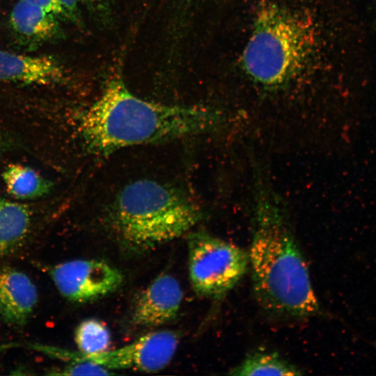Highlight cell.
<instances>
[{
  "label": "cell",
  "mask_w": 376,
  "mask_h": 376,
  "mask_svg": "<svg viewBox=\"0 0 376 376\" xmlns=\"http://www.w3.org/2000/svg\"><path fill=\"white\" fill-rule=\"evenodd\" d=\"M57 290L66 299L78 303L92 301L118 289L121 272L97 260L78 259L57 264L50 269Z\"/></svg>",
  "instance_id": "obj_7"
},
{
  "label": "cell",
  "mask_w": 376,
  "mask_h": 376,
  "mask_svg": "<svg viewBox=\"0 0 376 376\" xmlns=\"http://www.w3.org/2000/svg\"><path fill=\"white\" fill-rule=\"evenodd\" d=\"M187 248L190 283L201 297L222 299L249 265V252L206 231L188 233Z\"/></svg>",
  "instance_id": "obj_5"
},
{
  "label": "cell",
  "mask_w": 376,
  "mask_h": 376,
  "mask_svg": "<svg viewBox=\"0 0 376 376\" xmlns=\"http://www.w3.org/2000/svg\"><path fill=\"white\" fill-rule=\"evenodd\" d=\"M75 340L79 351L96 354L109 350L111 334L101 321L91 318L82 321L77 327Z\"/></svg>",
  "instance_id": "obj_15"
},
{
  "label": "cell",
  "mask_w": 376,
  "mask_h": 376,
  "mask_svg": "<svg viewBox=\"0 0 376 376\" xmlns=\"http://www.w3.org/2000/svg\"><path fill=\"white\" fill-rule=\"evenodd\" d=\"M31 4L39 7L56 17H65L66 15L56 0H24Z\"/></svg>",
  "instance_id": "obj_17"
},
{
  "label": "cell",
  "mask_w": 376,
  "mask_h": 376,
  "mask_svg": "<svg viewBox=\"0 0 376 376\" xmlns=\"http://www.w3.org/2000/svg\"><path fill=\"white\" fill-rule=\"evenodd\" d=\"M31 220L27 206L0 196V256L11 251L24 239Z\"/></svg>",
  "instance_id": "obj_12"
},
{
  "label": "cell",
  "mask_w": 376,
  "mask_h": 376,
  "mask_svg": "<svg viewBox=\"0 0 376 376\" xmlns=\"http://www.w3.org/2000/svg\"><path fill=\"white\" fill-rule=\"evenodd\" d=\"M37 301L38 290L29 276L11 267L0 270V315L6 322L23 324Z\"/></svg>",
  "instance_id": "obj_10"
},
{
  "label": "cell",
  "mask_w": 376,
  "mask_h": 376,
  "mask_svg": "<svg viewBox=\"0 0 376 376\" xmlns=\"http://www.w3.org/2000/svg\"><path fill=\"white\" fill-rule=\"evenodd\" d=\"M180 337L171 330L157 331L141 336L122 347L96 354L56 350L55 355L70 361H88L109 370L132 369L156 372L172 360Z\"/></svg>",
  "instance_id": "obj_6"
},
{
  "label": "cell",
  "mask_w": 376,
  "mask_h": 376,
  "mask_svg": "<svg viewBox=\"0 0 376 376\" xmlns=\"http://www.w3.org/2000/svg\"><path fill=\"white\" fill-rule=\"evenodd\" d=\"M2 178L8 192L17 199L30 200L41 197L50 189V184L33 169L22 164L7 166Z\"/></svg>",
  "instance_id": "obj_13"
},
{
  "label": "cell",
  "mask_w": 376,
  "mask_h": 376,
  "mask_svg": "<svg viewBox=\"0 0 376 376\" xmlns=\"http://www.w3.org/2000/svg\"><path fill=\"white\" fill-rule=\"evenodd\" d=\"M65 75L63 66L52 56L0 49V81L48 86L61 83Z\"/></svg>",
  "instance_id": "obj_9"
},
{
  "label": "cell",
  "mask_w": 376,
  "mask_h": 376,
  "mask_svg": "<svg viewBox=\"0 0 376 376\" xmlns=\"http://www.w3.org/2000/svg\"><path fill=\"white\" fill-rule=\"evenodd\" d=\"M314 44L311 23L295 11L272 6L262 11L243 56L245 69L267 87L284 85L311 58Z\"/></svg>",
  "instance_id": "obj_4"
},
{
  "label": "cell",
  "mask_w": 376,
  "mask_h": 376,
  "mask_svg": "<svg viewBox=\"0 0 376 376\" xmlns=\"http://www.w3.org/2000/svg\"><path fill=\"white\" fill-rule=\"evenodd\" d=\"M92 5L100 6L105 3L107 0H86Z\"/></svg>",
  "instance_id": "obj_19"
},
{
  "label": "cell",
  "mask_w": 376,
  "mask_h": 376,
  "mask_svg": "<svg viewBox=\"0 0 376 376\" xmlns=\"http://www.w3.org/2000/svg\"><path fill=\"white\" fill-rule=\"evenodd\" d=\"M107 221L134 250L177 239L203 218L200 206L175 178L136 173L120 178L104 201Z\"/></svg>",
  "instance_id": "obj_3"
},
{
  "label": "cell",
  "mask_w": 376,
  "mask_h": 376,
  "mask_svg": "<svg viewBox=\"0 0 376 376\" xmlns=\"http://www.w3.org/2000/svg\"><path fill=\"white\" fill-rule=\"evenodd\" d=\"M59 375H110L115 373L88 361H71V363L51 373Z\"/></svg>",
  "instance_id": "obj_16"
},
{
  "label": "cell",
  "mask_w": 376,
  "mask_h": 376,
  "mask_svg": "<svg viewBox=\"0 0 376 376\" xmlns=\"http://www.w3.org/2000/svg\"><path fill=\"white\" fill-rule=\"evenodd\" d=\"M183 292L178 280L162 273L143 291L134 305L132 320L136 325L152 327L173 320L180 308Z\"/></svg>",
  "instance_id": "obj_8"
},
{
  "label": "cell",
  "mask_w": 376,
  "mask_h": 376,
  "mask_svg": "<svg viewBox=\"0 0 376 376\" xmlns=\"http://www.w3.org/2000/svg\"><path fill=\"white\" fill-rule=\"evenodd\" d=\"M255 181L249 256L256 298L266 312L276 317H312L319 304L284 205L263 174Z\"/></svg>",
  "instance_id": "obj_1"
},
{
  "label": "cell",
  "mask_w": 376,
  "mask_h": 376,
  "mask_svg": "<svg viewBox=\"0 0 376 376\" xmlns=\"http://www.w3.org/2000/svg\"><path fill=\"white\" fill-rule=\"evenodd\" d=\"M63 9L66 18L72 21L78 20V0H56Z\"/></svg>",
  "instance_id": "obj_18"
},
{
  "label": "cell",
  "mask_w": 376,
  "mask_h": 376,
  "mask_svg": "<svg viewBox=\"0 0 376 376\" xmlns=\"http://www.w3.org/2000/svg\"><path fill=\"white\" fill-rule=\"evenodd\" d=\"M223 120V114L215 109L146 101L117 78L78 115L77 125L86 151L106 156L124 148L210 131Z\"/></svg>",
  "instance_id": "obj_2"
},
{
  "label": "cell",
  "mask_w": 376,
  "mask_h": 376,
  "mask_svg": "<svg viewBox=\"0 0 376 376\" xmlns=\"http://www.w3.org/2000/svg\"><path fill=\"white\" fill-rule=\"evenodd\" d=\"M235 376L252 375H300L299 368L280 355L269 352H254L228 373Z\"/></svg>",
  "instance_id": "obj_14"
},
{
  "label": "cell",
  "mask_w": 376,
  "mask_h": 376,
  "mask_svg": "<svg viewBox=\"0 0 376 376\" xmlns=\"http://www.w3.org/2000/svg\"><path fill=\"white\" fill-rule=\"evenodd\" d=\"M10 24L17 35L33 42L52 40L60 33L56 16L24 0L13 6Z\"/></svg>",
  "instance_id": "obj_11"
}]
</instances>
